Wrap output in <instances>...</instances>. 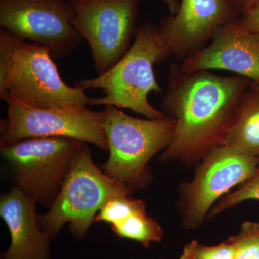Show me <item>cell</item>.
Listing matches in <instances>:
<instances>
[{"mask_svg": "<svg viewBox=\"0 0 259 259\" xmlns=\"http://www.w3.org/2000/svg\"><path fill=\"white\" fill-rule=\"evenodd\" d=\"M53 59L49 48L22 40L15 54L9 94L35 108L87 107L90 97L84 89L64 83Z\"/></svg>", "mask_w": 259, "mask_h": 259, "instance_id": "obj_10", "label": "cell"}, {"mask_svg": "<svg viewBox=\"0 0 259 259\" xmlns=\"http://www.w3.org/2000/svg\"><path fill=\"white\" fill-rule=\"evenodd\" d=\"M233 243L232 236L216 245H204L197 241L187 243L180 259H233Z\"/></svg>", "mask_w": 259, "mask_h": 259, "instance_id": "obj_20", "label": "cell"}, {"mask_svg": "<svg viewBox=\"0 0 259 259\" xmlns=\"http://www.w3.org/2000/svg\"><path fill=\"white\" fill-rule=\"evenodd\" d=\"M228 1L231 3L232 5H233V6L239 12L240 14H241V12L243 11L245 7L249 5L250 3H252L253 0H228Z\"/></svg>", "mask_w": 259, "mask_h": 259, "instance_id": "obj_23", "label": "cell"}, {"mask_svg": "<svg viewBox=\"0 0 259 259\" xmlns=\"http://www.w3.org/2000/svg\"><path fill=\"white\" fill-rule=\"evenodd\" d=\"M180 67L187 73L225 70L259 83V35L236 19L220 29L210 44L187 56Z\"/></svg>", "mask_w": 259, "mask_h": 259, "instance_id": "obj_12", "label": "cell"}, {"mask_svg": "<svg viewBox=\"0 0 259 259\" xmlns=\"http://www.w3.org/2000/svg\"><path fill=\"white\" fill-rule=\"evenodd\" d=\"M82 141L69 137H37L2 146L15 187L48 208L57 198Z\"/></svg>", "mask_w": 259, "mask_h": 259, "instance_id": "obj_5", "label": "cell"}, {"mask_svg": "<svg viewBox=\"0 0 259 259\" xmlns=\"http://www.w3.org/2000/svg\"><path fill=\"white\" fill-rule=\"evenodd\" d=\"M102 112L110 152L102 169L132 194L152 180L148 162L171 143L175 120L167 115L155 120L136 118L112 105Z\"/></svg>", "mask_w": 259, "mask_h": 259, "instance_id": "obj_3", "label": "cell"}, {"mask_svg": "<svg viewBox=\"0 0 259 259\" xmlns=\"http://www.w3.org/2000/svg\"><path fill=\"white\" fill-rule=\"evenodd\" d=\"M259 158L226 144L211 149L201 161L194 178L181 185L177 208L182 226L195 229L219 199L233 187L254 175Z\"/></svg>", "mask_w": 259, "mask_h": 259, "instance_id": "obj_7", "label": "cell"}, {"mask_svg": "<svg viewBox=\"0 0 259 259\" xmlns=\"http://www.w3.org/2000/svg\"><path fill=\"white\" fill-rule=\"evenodd\" d=\"M157 1L161 2L163 5H166L171 14L176 13L180 4V0H157Z\"/></svg>", "mask_w": 259, "mask_h": 259, "instance_id": "obj_22", "label": "cell"}, {"mask_svg": "<svg viewBox=\"0 0 259 259\" xmlns=\"http://www.w3.org/2000/svg\"><path fill=\"white\" fill-rule=\"evenodd\" d=\"M237 21L244 30L259 35V0H253L247 5Z\"/></svg>", "mask_w": 259, "mask_h": 259, "instance_id": "obj_21", "label": "cell"}, {"mask_svg": "<svg viewBox=\"0 0 259 259\" xmlns=\"http://www.w3.org/2000/svg\"><path fill=\"white\" fill-rule=\"evenodd\" d=\"M111 228L118 238L139 242L146 248L153 242L161 241L164 234L159 223L149 217L146 210L135 213L123 221L111 225Z\"/></svg>", "mask_w": 259, "mask_h": 259, "instance_id": "obj_15", "label": "cell"}, {"mask_svg": "<svg viewBox=\"0 0 259 259\" xmlns=\"http://www.w3.org/2000/svg\"><path fill=\"white\" fill-rule=\"evenodd\" d=\"M251 83L240 75L187 73L180 65L171 64L161 108L175 120V130L160 161L191 166L224 144L238 105Z\"/></svg>", "mask_w": 259, "mask_h": 259, "instance_id": "obj_1", "label": "cell"}, {"mask_svg": "<svg viewBox=\"0 0 259 259\" xmlns=\"http://www.w3.org/2000/svg\"><path fill=\"white\" fill-rule=\"evenodd\" d=\"M232 238L233 259H259V223H242L239 233Z\"/></svg>", "mask_w": 259, "mask_h": 259, "instance_id": "obj_18", "label": "cell"}, {"mask_svg": "<svg viewBox=\"0 0 259 259\" xmlns=\"http://www.w3.org/2000/svg\"><path fill=\"white\" fill-rule=\"evenodd\" d=\"M121 184L94 163L88 144L83 143L60 192L49 211L37 218L39 226L51 239L69 223L75 238L83 241L100 207L107 199L131 195Z\"/></svg>", "mask_w": 259, "mask_h": 259, "instance_id": "obj_4", "label": "cell"}, {"mask_svg": "<svg viewBox=\"0 0 259 259\" xmlns=\"http://www.w3.org/2000/svg\"><path fill=\"white\" fill-rule=\"evenodd\" d=\"M146 210L141 199L131 198L127 195L115 196L107 199L100 207L95 222H105L110 225L123 221L136 212Z\"/></svg>", "mask_w": 259, "mask_h": 259, "instance_id": "obj_16", "label": "cell"}, {"mask_svg": "<svg viewBox=\"0 0 259 259\" xmlns=\"http://www.w3.org/2000/svg\"><path fill=\"white\" fill-rule=\"evenodd\" d=\"M37 202L16 187L1 196L0 216L11 243L2 259H50V237L39 226Z\"/></svg>", "mask_w": 259, "mask_h": 259, "instance_id": "obj_13", "label": "cell"}, {"mask_svg": "<svg viewBox=\"0 0 259 259\" xmlns=\"http://www.w3.org/2000/svg\"><path fill=\"white\" fill-rule=\"evenodd\" d=\"M21 38L8 31L0 29V99L4 100L9 94L8 85L10 75L15 64V54Z\"/></svg>", "mask_w": 259, "mask_h": 259, "instance_id": "obj_17", "label": "cell"}, {"mask_svg": "<svg viewBox=\"0 0 259 259\" xmlns=\"http://www.w3.org/2000/svg\"><path fill=\"white\" fill-rule=\"evenodd\" d=\"M239 15L228 0H181L176 13L163 17L157 28L171 56L183 61Z\"/></svg>", "mask_w": 259, "mask_h": 259, "instance_id": "obj_11", "label": "cell"}, {"mask_svg": "<svg viewBox=\"0 0 259 259\" xmlns=\"http://www.w3.org/2000/svg\"><path fill=\"white\" fill-rule=\"evenodd\" d=\"M69 0H0V26L24 41L49 48L54 59L69 55L83 41L72 24Z\"/></svg>", "mask_w": 259, "mask_h": 259, "instance_id": "obj_9", "label": "cell"}, {"mask_svg": "<svg viewBox=\"0 0 259 259\" xmlns=\"http://www.w3.org/2000/svg\"><path fill=\"white\" fill-rule=\"evenodd\" d=\"M250 199L259 200V167L254 175L242 184L238 190L218 201L209 211L208 218L216 217L221 213Z\"/></svg>", "mask_w": 259, "mask_h": 259, "instance_id": "obj_19", "label": "cell"}, {"mask_svg": "<svg viewBox=\"0 0 259 259\" xmlns=\"http://www.w3.org/2000/svg\"><path fill=\"white\" fill-rule=\"evenodd\" d=\"M129 51L118 62L103 74L77 81L75 85L88 89H101L104 96L90 98L88 106L112 105L127 108L148 119L165 117L150 104L148 95L163 90L154 73V66L171 56L162 40L157 25L145 23L136 30Z\"/></svg>", "mask_w": 259, "mask_h": 259, "instance_id": "obj_2", "label": "cell"}, {"mask_svg": "<svg viewBox=\"0 0 259 259\" xmlns=\"http://www.w3.org/2000/svg\"><path fill=\"white\" fill-rule=\"evenodd\" d=\"M4 101L8 104V116L1 121V147L32 138L69 137L108 151L102 111L81 107L35 108L10 94Z\"/></svg>", "mask_w": 259, "mask_h": 259, "instance_id": "obj_6", "label": "cell"}, {"mask_svg": "<svg viewBox=\"0 0 259 259\" xmlns=\"http://www.w3.org/2000/svg\"><path fill=\"white\" fill-rule=\"evenodd\" d=\"M72 24L91 50L97 76L127 54L136 35L140 0H71Z\"/></svg>", "mask_w": 259, "mask_h": 259, "instance_id": "obj_8", "label": "cell"}, {"mask_svg": "<svg viewBox=\"0 0 259 259\" xmlns=\"http://www.w3.org/2000/svg\"><path fill=\"white\" fill-rule=\"evenodd\" d=\"M223 144L259 158V83L245 92Z\"/></svg>", "mask_w": 259, "mask_h": 259, "instance_id": "obj_14", "label": "cell"}]
</instances>
